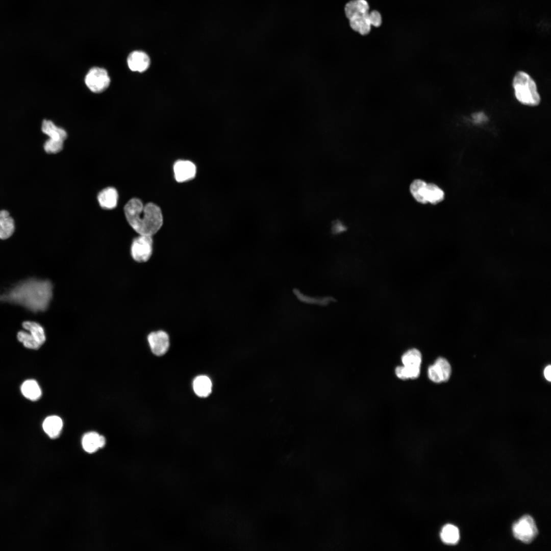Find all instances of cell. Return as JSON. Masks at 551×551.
<instances>
[{
  "instance_id": "obj_1",
  "label": "cell",
  "mask_w": 551,
  "mask_h": 551,
  "mask_svg": "<svg viewBox=\"0 0 551 551\" xmlns=\"http://www.w3.org/2000/svg\"><path fill=\"white\" fill-rule=\"evenodd\" d=\"M52 296L53 285L50 281L30 278L0 294V301L18 305L37 313L48 308Z\"/></svg>"
},
{
  "instance_id": "obj_2",
  "label": "cell",
  "mask_w": 551,
  "mask_h": 551,
  "mask_svg": "<svg viewBox=\"0 0 551 551\" xmlns=\"http://www.w3.org/2000/svg\"><path fill=\"white\" fill-rule=\"evenodd\" d=\"M124 212L129 224L140 235L152 236L163 224L160 208L153 203L144 206L138 198L128 201L124 207Z\"/></svg>"
},
{
  "instance_id": "obj_3",
  "label": "cell",
  "mask_w": 551,
  "mask_h": 551,
  "mask_svg": "<svg viewBox=\"0 0 551 551\" xmlns=\"http://www.w3.org/2000/svg\"><path fill=\"white\" fill-rule=\"evenodd\" d=\"M512 86L516 98L521 104L534 107L540 104L541 97L536 84L528 73L517 71L513 78Z\"/></svg>"
},
{
  "instance_id": "obj_4",
  "label": "cell",
  "mask_w": 551,
  "mask_h": 551,
  "mask_svg": "<svg viewBox=\"0 0 551 551\" xmlns=\"http://www.w3.org/2000/svg\"><path fill=\"white\" fill-rule=\"evenodd\" d=\"M512 532L517 539L525 543H531L538 533L534 520L529 515L522 516L514 523Z\"/></svg>"
},
{
  "instance_id": "obj_5",
  "label": "cell",
  "mask_w": 551,
  "mask_h": 551,
  "mask_svg": "<svg viewBox=\"0 0 551 551\" xmlns=\"http://www.w3.org/2000/svg\"><path fill=\"white\" fill-rule=\"evenodd\" d=\"M85 83L91 91L99 93L109 86L110 78L105 69L94 67L90 69L86 74Z\"/></svg>"
},
{
  "instance_id": "obj_6",
  "label": "cell",
  "mask_w": 551,
  "mask_h": 551,
  "mask_svg": "<svg viewBox=\"0 0 551 551\" xmlns=\"http://www.w3.org/2000/svg\"><path fill=\"white\" fill-rule=\"evenodd\" d=\"M152 236L140 235L133 241L131 252L132 258L138 262L147 261L151 257L153 251Z\"/></svg>"
},
{
  "instance_id": "obj_7",
  "label": "cell",
  "mask_w": 551,
  "mask_h": 551,
  "mask_svg": "<svg viewBox=\"0 0 551 551\" xmlns=\"http://www.w3.org/2000/svg\"><path fill=\"white\" fill-rule=\"evenodd\" d=\"M147 340L153 353L157 356L165 354L169 347V338L166 332L158 331L151 333Z\"/></svg>"
},
{
  "instance_id": "obj_8",
  "label": "cell",
  "mask_w": 551,
  "mask_h": 551,
  "mask_svg": "<svg viewBox=\"0 0 551 551\" xmlns=\"http://www.w3.org/2000/svg\"><path fill=\"white\" fill-rule=\"evenodd\" d=\"M174 178L178 182H183L194 178L196 166L191 161L179 160L173 166Z\"/></svg>"
},
{
  "instance_id": "obj_9",
  "label": "cell",
  "mask_w": 551,
  "mask_h": 551,
  "mask_svg": "<svg viewBox=\"0 0 551 551\" xmlns=\"http://www.w3.org/2000/svg\"><path fill=\"white\" fill-rule=\"evenodd\" d=\"M127 63L131 70L142 72L146 70L149 66L150 59L145 52L134 51L129 55Z\"/></svg>"
},
{
  "instance_id": "obj_10",
  "label": "cell",
  "mask_w": 551,
  "mask_h": 551,
  "mask_svg": "<svg viewBox=\"0 0 551 551\" xmlns=\"http://www.w3.org/2000/svg\"><path fill=\"white\" fill-rule=\"evenodd\" d=\"M105 444L106 439L104 436L95 432L85 433L82 439L83 448L89 453L95 452L99 448L103 447Z\"/></svg>"
},
{
  "instance_id": "obj_11",
  "label": "cell",
  "mask_w": 551,
  "mask_h": 551,
  "mask_svg": "<svg viewBox=\"0 0 551 551\" xmlns=\"http://www.w3.org/2000/svg\"><path fill=\"white\" fill-rule=\"evenodd\" d=\"M42 428L49 438H57L60 436L62 430V420L57 415L49 416L44 420Z\"/></svg>"
},
{
  "instance_id": "obj_12",
  "label": "cell",
  "mask_w": 551,
  "mask_h": 551,
  "mask_svg": "<svg viewBox=\"0 0 551 551\" xmlns=\"http://www.w3.org/2000/svg\"><path fill=\"white\" fill-rule=\"evenodd\" d=\"M118 194L113 187H108L102 190L98 194L97 199L99 205L106 209H112L116 207Z\"/></svg>"
},
{
  "instance_id": "obj_13",
  "label": "cell",
  "mask_w": 551,
  "mask_h": 551,
  "mask_svg": "<svg viewBox=\"0 0 551 551\" xmlns=\"http://www.w3.org/2000/svg\"><path fill=\"white\" fill-rule=\"evenodd\" d=\"M42 132L47 135L49 139L64 141L67 138L66 131L57 127L50 120L44 119L41 124Z\"/></svg>"
},
{
  "instance_id": "obj_14",
  "label": "cell",
  "mask_w": 551,
  "mask_h": 551,
  "mask_svg": "<svg viewBox=\"0 0 551 551\" xmlns=\"http://www.w3.org/2000/svg\"><path fill=\"white\" fill-rule=\"evenodd\" d=\"M20 390L26 398L32 401L39 399L42 395V391L38 383L33 379L24 381L21 385Z\"/></svg>"
},
{
  "instance_id": "obj_15",
  "label": "cell",
  "mask_w": 551,
  "mask_h": 551,
  "mask_svg": "<svg viewBox=\"0 0 551 551\" xmlns=\"http://www.w3.org/2000/svg\"><path fill=\"white\" fill-rule=\"evenodd\" d=\"M15 230L14 221L9 213L6 210L0 211V239H6L11 237Z\"/></svg>"
},
{
  "instance_id": "obj_16",
  "label": "cell",
  "mask_w": 551,
  "mask_h": 551,
  "mask_svg": "<svg viewBox=\"0 0 551 551\" xmlns=\"http://www.w3.org/2000/svg\"><path fill=\"white\" fill-rule=\"evenodd\" d=\"M22 326L40 346L45 342L46 340L45 331L40 324L35 321L28 320L23 321Z\"/></svg>"
},
{
  "instance_id": "obj_17",
  "label": "cell",
  "mask_w": 551,
  "mask_h": 551,
  "mask_svg": "<svg viewBox=\"0 0 551 551\" xmlns=\"http://www.w3.org/2000/svg\"><path fill=\"white\" fill-rule=\"evenodd\" d=\"M212 384L206 375L196 377L193 382V388L195 394L202 397L208 396L212 391Z\"/></svg>"
},
{
  "instance_id": "obj_18",
  "label": "cell",
  "mask_w": 551,
  "mask_h": 551,
  "mask_svg": "<svg viewBox=\"0 0 551 551\" xmlns=\"http://www.w3.org/2000/svg\"><path fill=\"white\" fill-rule=\"evenodd\" d=\"M427 183L420 179L414 180L410 185V190L415 199L419 203L427 204L426 193Z\"/></svg>"
},
{
  "instance_id": "obj_19",
  "label": "cell",
  "mask_w": 551,
  "mask_h": 551,
  "mask_svg": "<svg viewBox=\"0 0 551 551\" xmlns=\"http://www.w3.org/2000/svg\"><path fill=\"white\" fill-rule=\"evenodd\" d=\"M440 537L444 543L450 545L455 544L460 538L459 530L457 527L453 524H446L442 529Z\"/></svg>"
},
{
  "instance_id": "obj_20",
  "label": "cell",
  "mask_w": 551,
  "mask_h": 551,
  "mask_svg": "<svg viewBox=\"0 0 551 551\" xmlns=\"http://www.w3.org/2000/svg\"><path fill=\"white\" fill-rule=\"evenodd\" d=\"M443 190L434 183H427L426 201L431 204H437L444 198Z\"/></svg>"
},
{
  "instance_id": "obj_21",
  "label": "cell",
  "mask_w": 551,
  "mask_h": 551,
  "mask_svg": "<svg viewBox=\"0 0 551 551\" xmlns=\"http://www.w3.org/2000/svg\"><path fill=\"white\" fill-rule=\"evenodd\" d=\"M421 361V354L416 348L407 350L402 357V362L404 366L420 367Z\"/></svg>"
},
{
  "instance_id": "obj_22",
  "label": "cell",
  "mask_w": 551,
  "mask_h": 551,
  "mask_svg": "<svg viewBox=\"0 0 551 551\" xmlns=\"http://www.w3.org/2000/svg\"><path fill=\"white\" fill-rule=\"evenodd\" d=\"M396 376L403 380L417 378L420 373V366H397L395 370Z\"/></svg>"
},
{
  "instance_id": "obj_23",
  "label": "cell",
  "mask_w": 551,
  "mask_h": 551,
  "mask_svg": "<svg viewBox=\"0 0 551 551\" xmlns=\"http://www.w3.org/2000/svg\"><path fill=\"white\" fill-rule=\"evenodd\" d=\"M17 338L27 348L36 350L41 347L26 330H21L18 332Z\"/></svg>"
},
{
  "instance_id": "obj_24",
  "label": "cell",
  "mask_w": 551,
  "mask_h": 551,
  "mask_svg": "<svg viewBox=\"0 0 551 551\" xmlns=\"http://www.w3.org/2000/svg\"><path fill=\"white\" fill-rule=\"evenodd\" d=\"M434 364L439 369L443 378V382L448 381L451 374V366L446 359L442 357L437 358Z\"/></svg>"
},
{
  "instance_id": "obj_25",
  "label": "cell",
  "mask_w": 551,
  "mask_h": 551,
  "mask_svg": "<svg viewBox=\"0 0 551 551\" xmlns=\"http://www.w3.org/2000/svg\"><path fill=\"white\" fill-rule=\"evenodd\" d=\"M64 141L48 139L44 144V149L48 154H56L61 151Z\"/></svg>"
},
{
  "instance_id": "obj_26",
  "label": "cell",
  "mask_w": 551,
  "mask_h": 551,
  "mask_svg": "<svg viewBox=\"0 0 551 551\" xmlns=\"http://www.w3.org/2000/svg\"><path fill=\"white\" fill-rule=\"evenodd\" d=\"M428 377L430 380L436 383L443 382L442 374L436 365L434 364L428 368Z\"/></svg>"
},
{
  "instance_id": "obj_27",
  "label": "cell",
  "mask_w": 551,
  "mask_h": 551,
  "mask_svg": "<svg viewBox=\"0 0 551 551\" xmlns=\"http://www.w3.org/2000/svg\"><path fill=\"white\" fill-rule=\"evenodd\" d=\"M368 12L362 14L361 22L358 32L362 35L367 34L370 31L371 24L368 19Z\"/></svg>"
},
{
  "instance_id": "obj_28",
  "label": "cell",
  "mask_w": 551,
  "mask_h": 551,
  "mask_svg": "<svg viewBox=\"0 0 551 551\" xmlns=\"http://www.w3.org/2000/svg\"><path fill=\"white\" fill-rule=\"evenodd\" d=\"M368 19L370 24L374 27H379L382 23L381 14L375 10H373L369 13Z\"/></svg>"
},
{
  "instance_id": "obj_29",
  "label": "cell",
  "mask_w": 551,
  "mask_h": 551,
  "mask_svg": "<svg viewBox=\"0 0 551 551\" xmlns=\"http://www.w3.org/2000/svg\"><path fill=\"white\" fill-rule=\"evenodd\" d=\"M362 18V15H357L349 19V24L352 29L358 31Z\"/></svg>"
},
{
  "instance_id": "obj_30",
  "label": "cell",
  "mask_w": 551,
  "mask_h": 551,
  "mask_svg": "<svg viewBox=\"0 0 551 551\" xmlns=\"http://www.w3.org/2000/svg\"><path fill=\"white\" fill-rule=\"evenodd\" d=\"M356 3L359 11L361 14L368 12L369 6L365 0H356Z\"/></svg>"
},
{
  "instance_id": "obj_31",
  "label": "cell",
  "mask_w": 551,
  "mask_h": 551,
  "mask_svg": "<svg viewBox=\"0 0 551 551\" xmlns=\"http://www.w3.org/2000/svg\"><path fill=\"white\" fill-rule=\"evenodd\" d=\"M551 366L550 365H547L544 370V377L548 381L551 380Z\"/></svg>"
},
{
  "instance_id": "obj_32",
  "label": "cell",
  "mask_w": 551,
  "mask_h": 551,
  "mask_svg": "<svg viewBox=\"0 0 551 551\" xmlns=\"http://www.w3.org/2000/svg\"><path fill=\"white\" fill-rule=\"evenodd\" d=\"M474 118L476 120L477 122H479L485 120V116L482 113H478L474 116Z\"/></svg>"
}]
</instances>
